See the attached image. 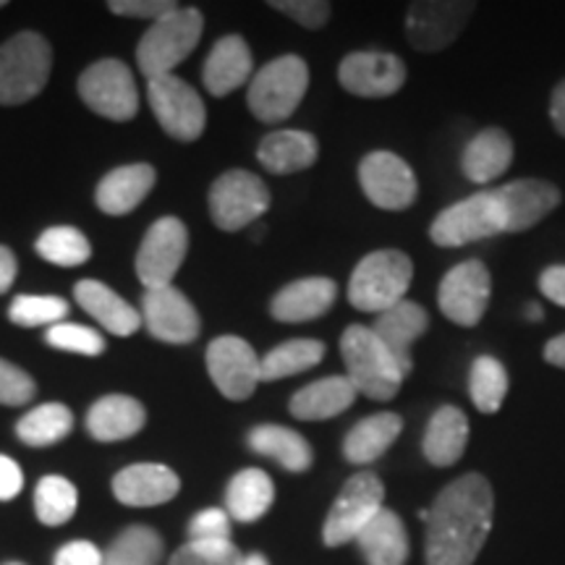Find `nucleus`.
Returning <instances> with one entry per match:
<instances>
[{"mask_svg": "<svg viewBox=\"0 0 565 565\" xmlns=\"http://www.w3.org/2000/svg\"><path fill=\"white\" fill-rule=\"evenodd\" d=\"M494 519V492L490 479L469 471L437 492L435 503L424 511L427 565H475L487 545Z\"/></svg>", "mask_w": 565, "mask_h": 565, "instance_id": "nucleus-1", "label": "nucleus"}, {"mask_svg": "<svg viewBox=\"0 0 565 565\" xmlns=\"http://www.w3.org/2000/svg\"><path fill=\"white\" fill-rule=\"evenodd\" d=\"M341 356L345 377L351 380L356 393L377 401V404H387L398 395L401 385H404V372L398 370L385 345L377 341L372 328L349 324L341 335Z\"/></svg>", "mask_w": 565, "mask_h": 565, "instance_id": "nucleus-2", "label": "nucleus"}, {"mask_svg": "<svg viewBox=\"0 0 565 565\" xmlns=\"http://www.w3.org/2000/svg\"><path fill=\"white\" fill-rule=\"evenodd\" d=\"M414 263L401 249H377L353 267L349 280V301L359 312L383 315L404 301L412 286Z\"/></svg>", "mask_w": 565, "mask_h": 565, "instance_id": "nucleus-3", "label": "nucleus"}, {"mask_svg": "<svg viewBox=\"0 0 565 565\" xmlns=\"http://www.w3.org/2000/svg\"><path fill=\"white\" fill-rule=\"evenodd\" d=\"M204 30V17L200 9H175L158 21H152L150 30L137 45V63L141 74L147 79H158V76H168L194 53L200 45Z\"/></svg>", "mask_w": 565, "mask_h": 565, "instance_id": "nucleus-4", "label": "nucleus"}, {"mask_svg": "<svg viewBox=\"0 0 565 565\" xmlns=\"http://www.w3.org/2000/svg\"><path fill=\"white\" fill-rule=\"evenodd\" d=\"M309 87V66L299 55H280L257 71L246 92L252 116L263 124H280L299 108Z\"/></svg>", "mask_w": 565, "mask_h": 565, "instance_id": "nucleus-5", "label": "nucleus"}, {"mask_svg": "<svg viewBox=\"0 0 565 565\" xmlns=\"http://www.w3.org/2000/svg\"><path fill=\"white\" fill-rule=\"evenodd\" d=\"M53 51L38 32H19L0 45V105H21L45 89Z\"/></svg>", "mask_w": 565, "mask_h": 565, "instance_id": "nucleus-6", "label": "nucleus"}, {"mask_svg": "<svg viewBox=\"0 0 565 565\" xmlns=\"http://www.w3.org/2000/svg\"><path fill=\"white\" fill-rule=\"evenodd\" d=\"M505 233L503 204L494 189H484L445 207L429 225V238L443 249H456Z\"/></svg>", "mask_w": 565, "mask_h": 565, "instance_id": "nucleus-7", "label": "nucleus"}, {"mask_svg": "<svg viewBox=\"0 0 565 565\" xmlns=\"http://www.w3.org/2000/svg\"><path fill=\"white\" fill-rule=\"evenodd\" d=\"M385 484L374 471H359L338 492L322 526V542L328 547H341L356 542L362 529L383 511Z\"/></svg>", "mask_w": 565, "mask_h": 565, "instance_id": "nucleus-8", "label": "nucleus"}, {"mask_svg": "<svg viewBox=\"0 0 565 565\" xmlns=\"http://www.w3.org/2000/svg\"><path fill=\"white\" fill-rule=\"evenodd\" d=\"M210 215L221 231H242L270 210L265 181L249 171H228L210 189Z\"/></svg>", "mask_w": 565, "mask_h": 565, "instance_id": "nucleus-9", "label": "nucleus"}, {"mask_svg": "<svg viewBox=\"0 0 565 565\" xmlns=\"http://www.w3.org/2000/svg\"><path fill=\"white\" fill-rule=\"evenodd\" d=\"M79 95L89 110L110 121H131L139 110V92L126 63L105 58L79 76Z\"/></svg>", "mask_w": 565, "mask_h": 565, "instance_id": "nucleus-10", "label": "nucleus"}, {"mask_svg": "<svg viewBox=\"0 0 565 565\" xmlns=\"http://www.w3.org/2000/svg\"><path fill=\"white\" fill-rule=\"evenodd\" d=\"M147 100L168 137L179 141H196L207 124L202 97L186 82L175 79L173 74L158 76L147 84Z\"/></svg>", "mask_w": 565, "mask_h": 565, "instance_id": "nucleus-11", "label": "nucleus"}, {"mask_svg": "<svg viewBox=\"0 0 565 565\" xmlns=\"http://www.w3.org/2000/svg\"><path fill=\"white\" fill-rule=\"evenodd\" d=\"M189 252V231L179 217L168 215L150 225L137 252V275L147 291L171 286Z\"/></svg>", "mask_w": 565, "mask_h": 565, "instance_id": "nucleus-12", "label": "nucleus"}, {"mask_svg": "<svg viewBox=\"0 0 565 565\" xmlns=\"http://www.w3.org/2000/svg\"><path fill=\"white\" fill-rule=\"evenodd\" d=\"M490 270L479 259L456 265L454 270L445 273L440 288H437L440 312L454 324H461V328H475V324L482 322L487 307H490Z\"/></svg>", "mask_w": 565, "mask_h": 565, "instance_id": "nucleus-13", "label": "nucleus"}, {"mask_svg": "<svg viewBox=\"0 0 565 565\" xmlns=\"http://www.w3.org/2000/svg\"><path fill=\"white\" fill-rule=\"evenodd\" d=\"M477 3H448V0H416L406 13V40L414 51L437 53L454 45L469 24Z\"/></svg>", "mask_w": 565, "mask_h": 565, "instance_id": "nucleus-14", "label": "nucleus"}, {"mask_svg": "<svg viewBox=\"0 0 565 565\" xmlns=\"http://www.w3.org/2000/svg\"><path fill=\"white\" fill-rule=\"evenodd\" d=\"M359 183L374 207L387 212H401L412 207L416 194H419V183L412 166L395 152L377 150L370 152L359 162Z\"/></svg>", "mask_w": 565, "mask_h": 565, "instance_id": "nucleus-15", "label": "nucleus"}, {"mask_svg": "<svg viewBox=\"0 0 565 565\" xmlns=\"http://www.w3.org/2000/svg\"><path fill=\"white\" fill-rule=\"evenodd\" d=\"M207 372L228 401H246L252 398L257 385L263 383L259 372V356L244 338L221 335L207 345Z\"/></svg>", "mask_w": 565, "mask_h": 565, "instance_id": "nucleus-16", "label": "nucleus"}, {"mask_svg": "<svg viewBox=\"0 0 565 565\" xmlns=\"http://www.w3.org/2000/svg\"><path fill=\"white\" fill-rule=\"evenodd\" d=\"M141 320H145L147 330L158 341L173 345H186L196 341L202 330L194 303L173 286L145 291V299H141Z\"/></svg>", "mask_w": 565, "mask_h": 565, "instance_id": "nucleus-17", "label": "nucleus"}, {"mask_svg": "<svg viewBox=\"0 0 565 565\" xmlns=\"http://www.w3.org/2000/svg\"><path fill=\"white\" fill-rule=\"evenodd\" d=\"M338 79L356 97H391L406 84V63L383 51L351 53L338 66Z\"/></svg>", "mask_w": 565, "mask_h": 565, "instance_id": "nucleus-18", "label": "nucleus"}, {"mask_svg": "<svg viewBox=\"0 0 565 565\" xmlns=\"http://www.w3.org/2000/svg\"><path fill=\"white\" fill-rule=\"evenodd\" d=\"M503 204L505 233H521L534 228L563 202L561 189L542 179H519L494 189Z\"/></svg>", "mask_w": 565, "mask_h": 565, "instance_id": "nucleus-19", "label": "nucleus"}, {"mask_svg": "<svg viewBox=\"0 0 565 565\" xmlns=\"http://www.w3.org/2000/svg\"><path fill=\"white\" fill-rule=\"evenodd\" d=\"M429 330V312L416 301H398L387 312L377 315V320L372 324V333L377 335V341L385 345L387 353L395 359L398 370L404 372V377L412 372L414 359H412V345L414 341Z\"/></svg>", "mask_w": 565, "mask_h": 565, "instance_id": "nucleus-20", "label": "nucleus"}, {"mask_svg": "<svg viewBox=\"0 0 565 565\" xmlns=\"http://www.w3.org/2000/svg\"><path fill=\"white\" fill-rule=\"evenodd\" d=\"M181 490V479L162 463H134L113 477V494L118 503L131 508H152L173 500Z\"/></svg>", "mask_w": 565, "mask_h": 565, "instance_id": "nucleus-21", "label": "nucleus"}, {"mask_svg": "<svg viewBox=\"0 0 565 565\" xmlns=\"http://www.w3.org/2000/svg\"><path fill=\"white\" fill-rule=\"evenodd\" d=\"M338 299V286L330 278H301L282 286L270 301V315L278 322H309L330 312Z\"/></svg>", "mask_w": 565, "mask_h": 565, "instance_id": "nucleus-22", "label": "nucleus"}, {"mask_svg": "<svg viewBox=\"0 0 565 565\" xmlns=\"http://www.w3.org/2000/svg\"><path fill=\"white\" fill-rule=\"evenodd\" d=\"M252 68L254 61L246 40L238 34H228V38L217 40L210 51L202 68V82L210 95L225 97L249 82Z\"/></svg>", "mask_w": 565, "mask_h": 565, "instance_id": "nucleus-23", "label": "nucleus"}, {"mask_svg": "<svg viewBox=\"0 0 565 565\" xmlns=\"http://www.w3.org/2000/svg\"><path fill=\"white\" fill-rule=\"evenodd\" d=\"M154 168L147 162H134V166H124L110 171L105 179L97 183L95 202L105 215H129L131 210H137L145 196L152 192L154 186Z\"/></svg>", "mask_w": 565, "mask_h": 565, "instance_id": "nucleus-24", "label": "nucleus"}, {"mask_svg": "<svg viewBox=\"0 0 565 565\" xmlns=\"http://www.w3.org/2000/svg\"><path fill=\"white\" fill-rule=\"evenodd\" d=\"M469 445V419L458 406H440L424 429L422 454L437 469L458 463Z\"/></svg>", "mask_w": 565, "mask_h": 565, "instance_id": "nucleus-25", "label": "nucleus"}, {"mask_svg": "<svg viewBox=\"0 0 565 565\" xmlns=\"http://www.w3.org/2000/svg\"><path fill=\"white\" fill-rule=\"evenodd\" d=\"M366 565H406L412 545L404 519L395 511L383 508L356 536Z\"/></svg>", "mask_w": 565, "mask_h": 565, "instance_id": "nucleus-26", "label": "nucleus"}, {"mask_svg": "<svg viewBox=\"0 0 565 565\" xmlns=\"http://www.w3.org/2000/svg\"><path fill=\"white\" fill-rule=\"evenodd\" d=\"M74 296L84 312L95 317L113 335H134L141 328V315L137 309L100 280H79Z\"/></svg>", "mask_w": 565, "mask_h": 565, "instance_id": "nucleus-27", "label": "nucleus"}, {"mask_svg": "<svg viewBox=\"0 0 565 565\" xmlns=\"http://www.w3.org/2000/svg\"><path fill=\"white\" fill-rule=\"evenodd\" d=\"M320 154V145L309 131L299 129H282L273 131L259 141L257 160L263 162L265 171L275 175H291L299 171H307L317 162Z\"/></svg>", "mask_w": 565, "mask_h": 565, "instance_id": "nucleus-28", "label": "nucleus"}, {"mask_svg": "<svg viewBox=\"0 0 565 565\" xmlns=\"http://www.w3.org/2000/svg\"><path fill=\"white\" fill-rule=\"evenodd\" d=\"M404 433V419L393 412H380L356 422L343 440V456L353 466L374 463Z\"/></svg>", "mask_w": 565, "mask_h": 565, "instance_id": "nucleus-29", "label": "nucleus"}, {"mask_svg": "<svg viewBox=\"0 0 565 565\" xmlns=\"http://www.w3.org/2000/svg\"><path fill=\"white\" fill-rule=\"evenodd\" d=\"M513 162V139L508 131L490 126L482 129L475 139L466 145L461 154V171L469 181L490 183L500 179Z\"/></svg>", "mask_w": 565, "mask_h": 565, "instance_id": "nucleus-30", "label": "nucleus"}, {"mask_svg": "<svg viewBox=\"0 0 565 565\" xmlns=\"http://www.w3.org/2000/svg\"><path fill=\"white\" fill-rule=\"evenodd\" d=\"M356 387L345 374L322 377L317 383L301 387L291 398V414L301 422H324L343 414L356 401Z\"/></svg>", "mask_w": 565, "mask_h": 565, "instance_id": "nucleus-31", "label": "nucleus"}, {"mask_svg": "<svg viewBox=\"0 0 565 565\" xmlns=\"http://www.w3.org/2000/svg\"><path fill=\"white\" fill-rule=\"evenodd\" d=\"M147 424V412L129 395H105L89 408L87 429L95 440L118 443L134 437Z\"/></svg>", "mask_w": 565, "mask_h": 565, "instance_id": "nucleus-32", "label": "nucleus"}, {"mask_svg": "<svg viewBox=\"0 0 565 565\" xmlns=\"http://www.w3.org/2000/svg\"><path fill=\"white\" fill-rule=\"evenodd\" d=\"M246 443H249L254 454L273 458L275 463L291 471V475H303L315 463L312 445L303 440L299 433L280 427V424H259L246 437Z\"/></svg>", "mask_w": 565, "mask_h": 565, "instance_id": "nucleus-33", "label": "nucleus"}, {"mask_svg": "<svg viewBox=\"0 0 565 565\" xmlns=\"http://www.w3.org/2000/svg\"><path fill=\"white\" fill-rule=\"evenodd\" d=\"M275 503V484L263 469H242L225 490V513L231 519L252 524L270 511Z\"/></svg>", "mask_w": 565, "mask_h": 565, "instance_id": "nucleus-34", "label": "nucleus"}, {"mask_svg": "<svg viewBox=\"0 0 565 565\" xmlns=\"http://www.w3.org/2000/svg\"><path fill=\"white\" fill-rule=\"evenodd\" d=\"M324 359V343L312 341V338H296V341H286L259 359V372H263V383H275V380L294 377L312 370Z\"/></svg>", "mask_w": 565, "mask_h": 565, "instance_id": "nucleus-35", "label": "nucleus"}, {"mask_svg": "<svg viewBox=\"0 0 565 565\" xmlns=\"http://www.w3.org/2000/svg\"><path fill=\"white\" fill-rule=\"evenodd\" d=\"M74 429V414L63 404H45L32 408L17 424V437L30 448H51Z\"/></svg>", "mask_w": 565, "mask_h": 565, "instance_id": "nucleus-36", "label": "nucleus"}, {"mask_svg": "<svg viewBox=\"0 0 565 565\" xmlns=\"http://www.w3.org/2000/svg\"><path fill=\"white\" fill-rule=\"evenodd\" d=\"M162 561V540L150 526H129L113 540L103 565H158Z\"/></svg>", "mask_w": 565, "mask_h": 565, "instance_id": "nucleus-37", "label": "nucleus"}, {"mask_svg": "<svg viewBox=\"0 0 565 565\" xmlns=\"http://www.w3.org/2000/svg\"><path fill=\"white\" fill-rule=\"evenodd\" d=\"M469 395L482 414H494L508 395V372L494 356L475 359L469 372Z\"/></svg>", "mask_w": 565, "mask_h": 565, "instance_id": "nucleus-38", "label": "nucleus"}, {"mask_svg": "<svg viewBox=\"0 0 565 565\" xmlns=\"http://www.w3.org/2000/svg\"><path fill=\"white\" fill-rule=\"evenodd\" d=\"M76 503H79L76 487L63 477H42L34 490V511L45 526L68 524L71 515L76 513Z\"/></svg>", "mask_w": 565, "mask_h": 565, "instance_id": "nucleus-39", "label": "nucleus"}, {"mask_svg": "<svg viewBox=\"0 0 565 565\" xmlns=\"http://www.w3.org/2000/svg\"><path fill=\"white\" fill-rule=\"evenodd\" d=\"M38 254L51 265L76 267L92 257V246L82 231L71 225H55L38 238Z\"/></svg>", "mask_w": 565, "mask_h": 565, "instance_id": "nucleus-40", "label": "nucleus"}, {"mask_svg": "<svg viewBox=\"0 0 565 565\" xmlns=\"http://www.w3.org/2000/svg\"><path fill=\"white\" fill-rule=\"evenodd\" d=\"M68 315V303L61 296H17L9 307V320L19 328L58 324Z\"/></svg>", "mask_w": 565, "mask_h": 565, "instance_id": "nucleus-41", "label": "nucleus"}, {"mask_svg": "<svg viewBox=\"0 0 565 565\" xmlns=\"http://www.w3.org/2000/svg\"><path fill=\"white\" fill-rule=\"evenodd\" d=\"M244 555L233 542H202L189 540L175 550L168 565H242Z\"/></svg>", "mask_w": 565, "mask_h": 565, "instance_id": "nucleus-42", "label": "nucleus"}, {"mask_svg": "<svg viewBox=\"0 0 565 565\" xmlns=\"http://www.w3.org/2000/svg\"><path fill=\"white\" fill-rule=\"evenodd\" d=\"M45 343L58 351L82 353V356H100V353H105L103 335L97 333V330L87 328V324L76 322H58L53 324V328H47Z\"/></svg>", "mask_w": 565, "mask_h": 565, "instance_id": "nucleus-43", "label": "nucleus"}, {"mask_svg": "<svg viewBox=\"0 0 565 565\" xmlns=\"http://www.w3.org/2000/svg\"><path fill=\"white\" fill-rule=\"evenodd\" d=\"M38 393V385L21 366L0 359V406H26Z\"/></svg>", "mask_w": 565, "mask_h": 565, "instance_id": "nucleus-44", "label": "nucleus"}, {"mask_svg": "<svg viewBox=\"0 0 565 565\" xmlns=\"http://www.w3.org/2000/svg\"><path fill=\"white\" fill-rule=\"evenodd\" d=\"M275 11L286 13L288 19H294L296 24H301L303 30H320L328 24L330 11L333 6L324 3V0H275L270 3Z\"/></svg>", "mask_w": 565, "mask_h": 565, "instance_id": "nucleus-45", "label": "nucleus"}, {"mask_svg": "<svg viewBox=\"0 0 565 565\" xmlns=\"http://www.w3.org/2000/svg\"><path fill=\"white\" fill-rule=\"evenodd\" d=\"M189 540L202 542H228L231 540V515L221 508L200 511L189 524Z\"/></svg>", "mask_w": 565, "mask_h": 565, "instance_id": "nucleus-46", "label": "nucleus"}, {"mask_svg": "<svg viewBox=\"0 0 565 565\" xmlns=\"http://www.w3.org/2000/svg\"><path fill=\"white\" fill-rule=\"evenodd\" d=\"M108 9L113 13H118V17L158 21L179 9V6L171 3V0H110Z\"/></svg>", "mask_w": 565, "mask_h": 565, "instance_id": "nucleus-47", "label": "nucleus"}, {"mask_svg": "<svg viewBox=\"0 0 565 565\" xmlns=\"http://www.w3.org/2000/svg\"><path fill=\"white\" fill-rule=\"evenodd\" d=\"M53 565H103V553L92 542H68L55 553Z\"/></svg>", "mask_w": 565, "mask_h": 565, "instance_id": "nucleus-48", "label": "nucleus"}, {"mask_svg": "<svg viewBox=\"0 0 565 565\" xmlns=\"http://www.w3.org/2000/svg\"><path fill=\"white\" fill-rule=\"evenodd\" d=\"M24 487L21 466L9 456H0V500H13Z\"/></svg>", "mask_w": 565, "mask_h": 565, "instance_id": "nucleus-49", "label": "nucleus"}, {"mask_svg": "<svg viewBox=\"0 0 565 565\" xmlns=\"http://www.w3.org/2000/svg\"><path fill=\"white\" fill-rule=\"evenodd\" d=\"M540 291L545 299L565 309V265H553L540 275Z\"/></svg>", "mask_w": 565, "mask_h": 565, "instance_id": "nucleus-50", "label": "nucleus"}, {"mask_svg": "<svg viewBox=\"0 0 565 565\" xmlns=\"http://www.w3.org/2000/svg\"><path fill=\"white\" fill-rule=\"evenodd\" d=\"M17 257H13V252L9 246H0V294H6L9 288L13 286V280H17Z\"/></svg>", "mask_w": 565, "mask_h": 565, "instance_id": "nucleus-51", "label": "nucleus"}, {"mask_svg": "<svg viewBox=\"0 0 565 565\" xmlns=\"http://www.w3.org/2000/svg\"><path fill=\"white\" fill-rule=\"evenodd\" d=\"M550 118H553L555 131L565 137V79L553 89V97H550Z\"/></svg>", "mask_w": 565, "mask_h": 565, "instance_id": "nucleus-52", "label": "nucleus"}, {"mask_svg": "<svg viewBox=\"0 0 565 565\" xmlns=\"http://www.w3.org/2000/svg\"><path fill=\"white\" fill-rule=\"evenodd\" d=\"M542 356H545L547 364L557 366V370H565V333L555 335L553 341H547L545 351H542Z\"/></svg>", "mask_w": 565, "mask_h": 565, "instance_id": "nucleus-53", "label": "nucleus"}, {"mask_svg": "<svg viewBox=\"0 0 565 565\" xmlns=\"http://www.w3.org/2000/svg\"><path fill=\"white\" fill-rule=\"evenodd\" d=\"M524 315H526V320H529V322H542V320H545V309H542L540 303H534V301L529 303Z\"/></svg>", "mask_w": 565, "mask_h": 565, "instance_id": "nucleus-54", "label": "nucleus"}, {"mask_svg": "<svg viewBox=\"0 0 565 565\" xmlns=\"http://www.w3.org/2000/svg\"><path fill=\"white\" fill-rule=\"evenodd\" d=\"M242 565H270V563H267V557L263 553H252V555H244Z\"/></svg>", "mask_w": 565, "mask_h": 565, "instance_id": "nucleus-55", "label": "nucleus"}, {"mask_svg": "<svg viewBox=\"0 0 565 565\" xmlns=\"http://www.w3.org/2000/svg\"><path fill=\"white\" fill-rule=\"evenodd\" d=\"M3 6H6V3H3V0H0V9H3Z\"/></svg>", "mask_w": 565, "mask_h": 565, "instance_id": "nucleus-56", "label": "nucleus"}, {"mask_svg": "<svg viewBox=\"0 0 565 565\" xmlns=\"http://www.w3.org/2000/svg\"><path fill=\"white\" fill-rule=\"evenodd\" d=\"M6 565H21V563H6Z\"/></svg>", "mask_w": 565, "mask_h": 565, "instance_id": "nucleus-57", "label": "nucleus"}]
</instances>
